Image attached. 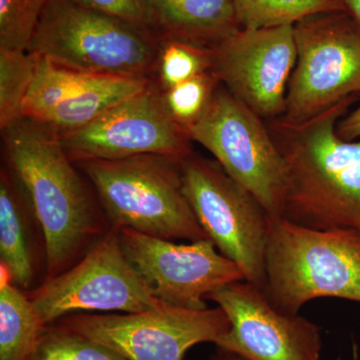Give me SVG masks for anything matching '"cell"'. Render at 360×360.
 I'll use <instances>...</instances> for the list:
<instances>
[{
    "label": "cell",
    "instance_id": "cell-1",
    "mask_svg": "<svg viewBox=\"0 0 360 360\" xmlns=\"http://www.w3.org/2000/svg\"><path fill=\"white\" fill-rule=\"evenodd\" d=\"M1 134L4 165L25 189L44 233L46 281L77 264L110 226L56 129L22 116Z\"/></svg>",
    "mask_w": 360,
    "mask_h": 360
},
{
    "label": "cell",
    "instance_id": "cell-2",
    "mask_svg": "<svg viewBox=\"0 0 360 360\" xmlns=\"http://www.w3.org/2000/svg\"><path fill=\"white\" fill-rule=\"evenodd\" d=\"M359 97L298 124L266 122L285 165L284 219L319 231L360 232V139L345 141L336 131Z\"/></svg>",
    "mask_w": 360,
    "mask_h": 360
},
{
    "label": "cell",
    "instance_id": "cell-3",
    "mask_svg": "<svg viewBox=\"0 0 360 360\" xmlns=\"http://www.w3.org/2000/svg\"><path fill=\"white\" fill-rule=\"evenodd\" d=\"M181 160L143 155L75 165L94 187L110 227L169 240L206 239L184 193Z\"/></svg>",
    "mask_w": 360,
    "mask_h": 360
},
{
    "label": "cell",
    "instance_id": "cell-4",
    "mask_svg": "<svg viewBox=\"0 0 360 360\" xmlns=\"http://www.w3.org/2000/svg\"><path fill=\"white\" fill-rule=\"evenodd\" d=\"M265 274V295L285 314H298L317 298L360 303V232L269 217Z\"/></svg>",
    "mask_w": 360,
    "mask_h": 360
},
{
    "label": "cell",
    "instance_id": "cell-5",
    "mask_svg": "<svg viewBox=\"0 0 360 360\" xmlns=\"http://www.w3.org/2000/svg\"><path fill=\"white\" fill-rule=\"evenodd\" d=\"M160 40L72 0H51L27 51L80 72L151 80Z\"/></svg>",
    "mask_w": 360,
    "mask_h": 360
},
{
    "label": "cell",
    "instance_id": "cell-6",
    "mask_svg": "<svg viewBox=\"0 0 360 360\" xmlns=\"http://www.w3.org/2000/svg\"><path fill=\"white\" fill-rule=\"evenodd\" d=\"M184 193L207 238L264 291L269 215L215 160L193 153L181 160Z\"/></svg>",
    "mask_w": 360,
    "mask_h": 360
},
{
    "label": "cell",
    "instance_id": "cell-7",
    "mask_svg": "<svg viewBox=\"0 0 360 360\" xmlns=\"http://www.w3.org/2000/svg\"><path fill=\"white\" fill-rule=\"evenodd\" d=\"M293 32L297 60L278 120L298 124L360 94V26L347 11H328L298 21Z\"/></svg>",
    "mask_w": 360,
    "mask_h": 360
},
{
    "label": "cell",
    "instance_id": "cell-8",
    "mask_svg": "<svg viewBox=\"0 0 360 360\" xmlns=\"http://www.w3.org/2000/svg\"><path fill=\"white\" fill-rule=\"evenodd\" d=\"M187 135L207 149L270 217H283L285 165L266 122L255 111L221 84Z\"/></svg>",
    "mask_w": 360,
    "mask_h": 360
},
{
    "label": "cell",
    "instance_id": "cell-9",
    "mask_svg": "<svg viewBox=\"0 0 360 360\" xmlns=\"http://www.w3.org/2000/svg\"><path fill=\"white\" fill-rule=\"evenodd\" d=\"M25 293L44 326L70 314H139L165 303L125 257L113 227L70 269Z\"/></svg>",
    "mask_w": 360,
    "mask_h": 360
},
{
    "label": "cell",
    "instance_id": "cell-10",
    "mask_svg": "<svg viewBox=\"0 0 360 360\" xmlns=\"http://www.w3.org/2000/svg\"><path fill=\"white\" fill-rule=\"evenodd\" d=\"M103 343L127 360H184L187 350L217 342L231 328L224 310H194L174 305L139 314H75L56 321Z\"/></svg>",
    "mask_w": 360,
    "mask_h": 360
},
{
    "label": "cell",
    "instance_id": "cell-11",
    "mask_svg": "<svg viewBox=\"0 0 360 360\" xmlns=\"http://www.w3.org/2000/svg\"><path fill=\"white\" fill-rule=\"evenodd\" d=\"M123 253L156 298L182 309H208L213 291L245 281L236 262L217 251L210 239L177 243L122 229Z\"/></svg>",
    "mask_w": 360,
    "mask_h": 360
},
{
    "label": "cell",
    "instance_id": "cell-12",
    "mask_svg": "<svg viewBox=\"0 0 360 360\" xmlns=\"http://www.w3.org/2000/svg\"><path fill=\"white\" fill-rule=\"evenodd\" d=\"M59 135L75 163L143 155L184 160L193 153V141L168 115L160 90L151 80L89 124Z\"/></svg>",
    "mask_w": 360,
    "mask_h": 360
},
{
    "label": "cell",
    "instance_id": "cell-13",
    "mask_svg": "<svg viewBox=\"0 0 360 360\" xmlns=\"http://www.w3.org/2000/svg\"><path fill=\"white\" fill-rule=\"evenodd\" d=\"M212 53L213 70L232 96L265 122L283 115L297 60L293 25L241 28Z\"/></svg>",
    "mask_w": 360,
    "mask_h": 360
},
{
    "label": "cell",
    "instance_id": "cell-14",
    "mask_svg": "<svg viewBox=\"0 0 360 360\" xmlns=\"http://www.w3.org/2000/svg\"><path fill=\"white\" fill-rule=\"evenodd\" d=\"M231 322L217 348L245 360H322L321 329L300 314L281 311L264 291L248 281H236L213 291Z\"/></svg>",
    "mask_w": 360,
    "mask_h": 360
},
{
    "label": "cell",
    "instance_id": "cell-15",
    "mask_svg": "<svg viewBox=\"0 0 360 360\" xmlns=\"http://www.w3.org/2000/svg\"><path fill=\"white\" fill-rule=\"evenodd\" d=\"M37 58L23 116L49 125L59 134L89 124L150 82L144 78L89 75Z\"/></svg>",
    "mask_w": 360,
    "mask_h": 360
},
{
    "label": "cell",
    "instance_id": "cell-16",
    "mask_svg": "<svg viewBox=\"0 0 360 360\" xmlns=\"http://www.w3.org/2000/svg\"><path fill=\"white\" fill-rule=\"evenodd\" d=\"M0 260L11 283L25 292L34 290L41 266L46 269L41 227L25 189L6 165L0 172Z\"/></svg>",
    "mask_w": 360,
    "mask_h": 360
},
{
    "label": "cell",
    "instance_id": "cell-17",
    "mask_svg": "<svg viewBox=\"0 0 360 360\" xmlns=\"http://www.w3.org/2000/svg\"><path fill=\"white\" fill-rule=\"evenodd\" d=\"M160 39L214 47L241 30L233 0H149Z\"/></svg>",
    "mask_w": 360,
    "mask_h": 360
},
{
    "label": "cell",
    "instance_id": "cell-18",
    "mask_svg": "<svg viewBox=\"0 0 360 360\" xmlns=\"http://www.w3.org/2000/svg\"><path fill=\"white\" fill-rule=\"evenodd\" d=\"M44 328L25 291L0 281V360H27Z\"/></svg>",
    "mask_w": 360,
    "mask_h": 360
},
{
    "label": "cell",
    "instance_id": "cell-19",
    "mask_svg": "<svg viewBox=\"0 0 360 360\" xmlns=\"http://www.w3.org/2000/svg\"><path fill=\"white\" fill-rule=\"evenodd\" d=\"M241 28L295 25L315 13L347 11L342 0H233Z\"/></svg>",
    "mask_w": 360,
    "mask_h": 360
},
{
    "label": "cell",
    "instance_id": "cell-20",
    "mask_svg": "<svg viewBox=\"0 0 360 360\" xmlns=\"http://www.w3.org/2000/svg\"><path fill=\"white\" fill-rule=\"evenodd\" d=\"M37 61L32 52L0 49V129L22 117Z\"/></svg>",
    "mask_w": 360,
    "mask_h": 360
},
{
    "label": "cell",
    "instance_id": "cell-21",
    "mask_svg": "<svg viewBox=\"0 0 360 360\" xmlns=\"http://www.w3.org/2000/svg\"><path fill=\"white\" fill-rule=\"evenodd\" d=\"M210 70H213L212 47L161 39L151 82L165 91Z\"/></svg>",
    "mask_w": 360,
    "mask_h": 360
},
{
    "label": "cell",
    "instance_id": "cell-22",
    "mask_svg": "<svg viewBox=\"0 0 360 360\" xmlns=\"http://www.w3.org/2000/svg\"><path fill=\"white\" fill-rule=\"evenodd\" d=\"M27 360H127L110 347L53 322L40 331Z\"/></svg>",
    "mask_w": 360,
    "mask_h": 360
},
{
    "label": "cell",
    "instance_id": "cell-23",
    "mask_svg": "<svg viewBox=\"0 0 360 360\" xmlns=\"http://www.w3.org/2000/svg\"><path fill=\"white\" fill-rule=\"evenodd\" d=\"M221 85L214 70L160 91L163 105L175 124L187 131L200 122Z\"/></svg>",
    "mask_w": 360,
    "mask_h": 360
},
{
    "label": "cell",
    "instance_id": "cell-24",
    "mask_svg": "<svg viewBox=\"0 0 360 360\" xmlns=\"http://www.w3.org/2000/svg\"><path fill=\"white\" fill-rule=\"evenodd\" d=\"M51 0H0V49L27 51Z\"/></svg>",
    "mask_w": 360,
    "mask_h": 360
},
{
    "label": "cell",
    "instance_id": "cell-25",
    "mask_svg": "<svg viewBox=\"0 0 360 360\" xmlns=\"http://www.w3.org/2000/svg\"><path fill=\"white\" fill-rule=\"evenodd\" d=\"M80 6L111 16L153 33H156L155 18L149 0H72Z\"/></svg>",
    "mask_w": 360,
    "mask_h": 360
},
{
    "label": "cell",
    "instance_id": "cell-26",
    "mask_svg": "<svg viewBox=\"0 0 360 360\" xmlns=\"http://www.w3.org/2000/svg\"><path fill=\"white\" fill-rule=\"evenodd\" d=\"M336 131L345 141H354L360 139V104L359 108L338 122Z\"/></svg>",
    "mask_w": 360,
    "mask_h": 360
},
{
    "label": "cell",
    "instance_id": "cell-27",
    "mask_svg": "<svg viewBox=\"0 0 360 360\" xmlns=\"http://www.w3.org/2000/svg\"><path fill=\"white\" fill-rule=\"evenodd\" d=\"M347 11L360 26V0H342Z\"/></svg>",
    "mask_w": 360,
    "mask_h": 360
},
{
    "label": "cell",
    "instance_id": "cell-28",
    "mask_svg": "<svg viewBox=\"0 0 360 360\" xmlns=\"http://www.w3.org/2000/svg\"><path fill=\"white\" fill-rule=\"evenodd\" d=\"M210 360H245L238 355L232 354V352H226V350L219 348L217 354L213 355Z\"/></svg>",
    "mask_w": 360,
    "mask_h": 360
}]
</instances>
